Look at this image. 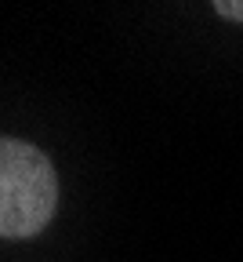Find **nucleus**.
I'll return each instance as SVG.
<instances>
[{
  "label": "nucleus",
  "instance_id": "1",
  "mask_svg": "<svg viewBox=\"0 0 243 262\" xmlns=\"http://www.w3.org/2000/svg\"><path fill=\"white\" fill-rule=\"evenodd\" d=\"M58 175L51 160L22 139L0 135V237L22 241L51 222Z\"/></svg>",
  "mask_w": 243,
  "mask_h": 262
},
{
  "label": "nucleus",
  "instance_id": "2",
  "mask_svg": "<svg viewBox=\"0 0 243 262\" xmlns=\"http://www.w3.org/2000/svg\"><path fill=\"white\" fill-rule=\"evenodd\" d=\"M214 11L222 18H232V22H243V0H218Z\"/></svg>",
  "mask_w": 243,
  "mask_h": 262
}]
</instances>
